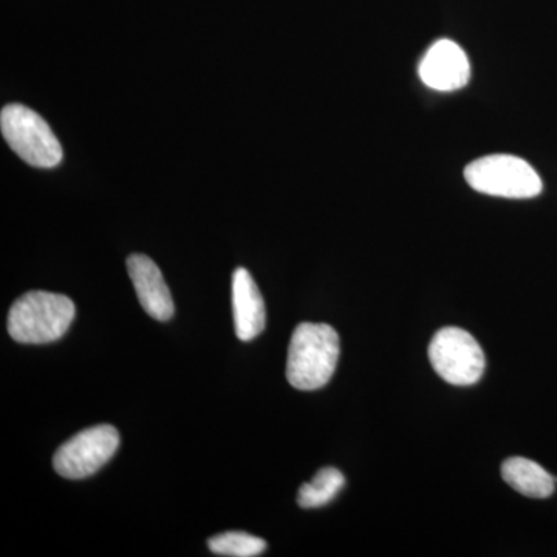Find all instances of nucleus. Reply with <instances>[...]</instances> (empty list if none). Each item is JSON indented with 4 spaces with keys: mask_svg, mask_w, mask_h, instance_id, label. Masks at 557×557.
<instances>
[{
    "mask_svg": "<svg viewBox=\"0 0 557 557\" xmlns=\"http://www.w3.org/2000/svg\"><path fill=\"white\" fill-rule=\"evenodd\" d=\"M341 354L338 333L327 324L302 322L293 332L287 380L299 391H318L332 380Z\"/></svg>",
    "mask_w": 557,
    "mask_h": 557,
    "instance_id": "nucleus-1",
    "label": "nucleus"
},
{
    "mask_svg": "<svg viewBox=\"0 0 557 557\" xmlns=\"http://www.w3.org/2000/svg\"><path fill=\"white\" fill-rule=\"evenodd\" d=\"M75 318V304L58 293H25L11 306L9 333L22 344H49L61 339L67 333Z\"/></svg>",
    "mask_w": 557,
    "mask_h": 557,
    "instance_id": "nucleus-2",
    "label": "nucleus"
},
{
    "mask_svg": "<svg viewBox=\"0 0 557 557\" xmlns=\"http://www.w3.org/2000/svg\"><path fill=\"white\" fill-rule=\"evenodd\" d=\"M0 131L16 156L35 168L58 166L62 148L47 121L27 106L9 104L0 113Z\"/></svg>",
    "mask_w": 557,
    "mask_h": 557,
    "instance_id": "nucleus-3",
    "label": "nucleus"
},
{
    "mask_svg": "<svg viewBox=\"0 0 557 557\" xmlns=\"http://www.w3.org/2000/svg\"><path fill=\"white\" fill-rule=\"evenodd\" d=\"M465 178L478 193L504 199H533L544 188L541 175L528 161L505 153L472 161Z\"/></svg>",
    "mask_w": 557,
    "mask_h": 557,
    "instance_id": "nucleus-4",
    "label": "nucleus"
},
{
    "mask_svg": "<svg viewBox=\"0 0 557 557\" xmlns=\"http://www.w3.org/2000/svg\"><path fill=\"white\" fill-rule=\"evenodd\" d=\"M429 359L435 372L454 386H472L485 372L482 347L463 329L438 330L429 346Z\"/></svg>",
    "mask_w": 557,
    "mask_h": 557,
    "instance_id": "nucleus-5",
    "label": "nucleus"
},
{
    "mask_svg": "<svg viewBox=\"0 0 557 557\" xmlns=\"http://www.w3.org/2000/svg\"><path fill=\"white\" fill-rule=\"evenodd\" d=\"M119 446V431L110 424L84 429L57 450L54 471L70 480L90 478L108 463Z\"/></svg>",
    "mask_w": 557,
    "mask_h": 557,
    "instance_id": "nucleus-6",
    "label": "nucleus"
},
{
    "mask_svg": "<svg viewBox=\"0 0 557 557\" xmlns=\"http://www.w3.org/2000/svg\"><path fill=\"white\" fill-rule=\"evenodd\" d=\"M420 78L429 89L454 91L463 89L471 78L468 54L450 39H440L420 62Z\"/></svg>",
    "mask_w": 557,
    "mask_h": 557,
    "instance_id": "nucleus-7",
    "label": "nucleus"
},
{
    "mask_svg": "<svg viewBox=\"0 0 557 557\" xmlns=\"http://www.w3.org/2000/svg\"><path fill=\"white\" fill-rule=\"evenodd\" d=\"M127 273L143 310L157 321H170L174 317V300L157 263L148 256L132 255L127 258Z\"/></svg>",
    "mask_w": 557,
    "mask_h": 557,
    "instance_id": "nucleus-8",
    "label": "nucleus"
},
{
    "mask_svg": "<svg viewBox=\"0 0 557 557\" xmlns=\"http://www.w3.org/2000/svg\"><path fill=\"white\" fill-rule=\"evenodd\" d=\"M233 313L240 341L255 339L265 329V302L255 278L245 269H237L233 274Z\"/></svg>",
    "mask_w": 557,
    "mask_h": 557,
    "instance_id": "nucleus-9",
    "label": "nucleus"
},
{
    "mask_svg": "<svg viewBox=\"0 0 557 557\" xmlns=\"http://www.w3.org/2000/svg\"><path fill=\"white\" fill-rule=\"evenodd\" d=\"M502 478L512 490L531 498H548L555 493L556 480L536 461L511 457L502 465Z\"/></svg>",
    "mask_w": 557,
    "mask_h": 557,
    "instance_id": "nucleus-10",
    "label": "nucleus"
},
{
    "mask_svg": "<svg viewBox=\"0 0 557 557\" xmlns=\"http://www.w3.org/2000/svg\"><path fill=\"white\" fill-rule=\"evenodd\" d=\"M346 485V478L336 468H322L311 482L300 486L298 504L300 508H321L330 504Z\"/></svg>",
    "mask_w": 557,
    "mask_h": 557,
    "instance_id": "nucleus-11",
    "label": "nucleus"
},
{
    "mask_svg": "<svg viewBox=\"0 0 557 557\" xmlns=\"http://www.w3.org/2000/svg\"><path fill=\"white\" fill-rule=\"evenodd\" d=\"M208 547L219 556L255 557L265 552L267 542L244 531H228L209 539Z\"/></svg>",
    "mask_w": 557,
    "mask_h": 557,
    "instance_id": "nucleus-12",
    "label": "nucleus"
}]
</instances>
